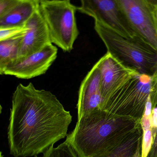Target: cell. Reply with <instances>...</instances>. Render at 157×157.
<instances>
[{
	"instance_id": "cell-1",
	"label": "cell",
	"mask_w": 157,
	"mask_h": 157,
	"mask_svg": "<svg viewBox=\"0 0 157 157\" xmlns=\"http://www.w3.org/2000/svg\"><path fill=\"white\" fill-rule=\"evenodd\" d=\"M72 116L57 97L32 83L19 84L12 98L7 132L10 153L36 156L67 136Z\"/></svg>"
},
{
	"instance_id": "cell-2",
	"label": "cell",
	"mask_w": 157,
	"mask_h": 157,
	"mask_svg": "<svg viewBox=\"0 0 157 157\" xmlns=\"http://www.w3.org/2000/svg\"><path fill=\"white\" fill-rule=\"evenodd\" d=\"M140 121L96 109L77 118L75 128L65 141L79 157H93L123 140L141 125Z\"/></svg>"
},
{
	"instance_id": "cell-3",
	"label": "cell",
	"mask_w": 157,
	"mask_h": 157,
	"mask_svg": "<svg viewBox=\"0 0 157 157\" xmlns=\"http://www.w3.org/2000/svg\"><path fill=\"white\" fill-rule=\"evenodd\" d=\"M95 30L108 52L128 69L154 77L157 75V49L138 35L123 36L110 27L95 21Z\"/></svg>"
},
{
	"instance_id": "cell-4",
	"label": "cell",
	"mask_w": 157,
	"mask_h": 157,
	"mask_svg": "<svg viewBox=\"0 0 157 157\" xmlns=\"http://www.w3.org/2000/svg\"><path fill=\"white\" fill-rule=\"evenodd\" d=\"M153 77L135 73L114 91L101 109L141 121L150 96Z\"/></svg>"
},
{
	"instance_id": "cell-5",
	"label": "cell",
	"mask_w": 157,
	"mask_h": 157,
	"mask_svg": "<svg viewBox=\"0 0 157 157\" xmlns=\"http://www.w3.org/2000/svg\"><path fill=\"white\" fill-rule=\"evenodd\" d=\"M39 9L48 27L52 43L70 52L79 35L76 12L77 7L71 0H46Z\"/></svg>"
},
{
	"instance_id": "cell-6",
	"label": "cell",
	"mask_w": 157,
	"mask_h": 157,
	"mask_svg": "<svg viewBox=\"0 0 157 157\" xmlns=\"http://www.w3.org/2000/svg\"><path fill=\"white\" fill-rule=\"evenodd\" d=\"M77 11L113 29L123 36L132 37L136 34L124 15L116 0H80Z\"/></svg>"
},
{
	"instance_id": "cell-7",
	"label": "cell",
	"mask_w": 157,
	"mask_h": 157,
	"mask_svg": "<svg viewBox=\"0 0 157 157\" xmlns=\"http://www.w3.org/2000/svg\"><path fill=\"white\" fill-rule=\"evenodd\" d=\"M136 35L157 49V32L153 9L146 0H116Z\"/></svg>"
},
{
	"instance_id": "cell-8",
	"label": "cell",
	"mask_w": 157,
	"mask_h": 157,
	"mask_svg": "<svg viewBox=\"0 0 157 157\" xmlns=\"http://www.w3.org/2000/svg\"><path fill=\"white\" fill-rule=\"evenodd\" d=\"M57 53V47L52 43L38 52L8 64L0 74L22 79H29L42 75L56 59Z\"/></svg>"
},
{
	"instance_id": "cell-9",
	"label": "cell",
	"mask_w": 157,
	"mask_h": 157,
	"mask_svg": "<svg viewBox=\"0 0 157 157\" xmlns=\"http://www.w3.org/2000/svg\"><path fill=\"white\" fill-rule=\"evenodd\" d=\"M96 64L100 72L103 105L114 91L136 72L124 67L108 52Z\"/></svg>"
},
{
	"instance_id": "cell-10",
	"label": "cell",
	"mask_w": 157,
	"mask_h": 157,
	"mask_svg": "<svg viewBox=\"0 0 157 157\" xmlns=\"http://www.w3.org/2000/svg\"><path fill=\"white\" fill-rule=\"evenodd\" d=\"M25 25L27 30L22 37L17 60L38 52L52 43L39 6Z\"/></svg>"
},
{
	"instance_id": "cell-11",
	"label": "cell",
	"mask_w": 157,
	"mask_h": 157,
	"mask_svg": "<svg viewBox=\"0 0 157 157\" xmlns=\"http://www.w3.org/2000/svg\"><path fill=\"white\" fill-rule=\"evenodd\" d=\"M102 104L100 72L96 63L82 81L79 88L77 104L78 117L90 111L101 109Z\"/></svg>"
},
{
	"instance_id": "cell-12",
	"label": "cell",
	"mask_w": 157,
	"mask_h": 157,
	"mask_svg": "<svg viewBox=\"0 0 157 157\" xmlns=\"http://www.w3.org/2000/svg\"><path fill=\"white\" fill-rule=\"evenodd\" d=\"M141 125L123 140L106 151L93 157H137L141 156Z\"/></svg>"
},
{
	"instance_id": "cell-13",
	"label": "cell",
	"mask_w": 157,
	"mask_h": 157,
	"mask_svg": "<svg viewBox=\"0 0 157 157\" xmlns=\"http://www.w3.org/2000/svg\"><path fill=\"white\" fill-rule=\"evenodd\" d=\"M39 4L23 0L14 9L0 17V27L23 26L38 8Z\"/></svg>"
},
{
	"instance_id": "cell-14",
	"label": "cell",
	"mask_w": 157,
	"mask_h": 157,
	"mask_svg": "<svg viewBox=\"0 0 157 157\" xmlns=\"http://www.w3.org/2000/svg\"><path fill=\"white\" fill-rule=\"evenodd\" d=\"M23 36L0 41V72L17 60Z\"/></svg>"
},
{
	"instance_id": "cell-15",
	"label": "cell",
	"mask_w": 157,
	"mask_h": 157,
	"mask_svg": "<svg viewBox=\"0 0 157 157\" xmlns=\"http://www.w3.org/2000/svg\"><path fill=\"white\" fill-rule=\"evenodd\" d=\"M151 113V109L146 108L144 113L140 121L143 131L141 143V157H148L154 142Z\"/></svg>"
},
{
	"instance_id": "cell-16",
	"label": "cell",
	"mask_w": 157,
	"mask_h": 157,
	"mask_svg": "<svg viewBox=\"0 0 157 157\" xmlns=\"http://www.w3.org/2000/svg\"><path fill=\"white\" fill-rule=\"evenodd\" d=\"M43 157H79L72 146L65 141L57 147H50L43 153Z\"/></svg>"
},
{
	"instance_id": "cell-17",
	"label": "cell",
	"mask_w": 157,
	"mask_h": 157,
	"mask_svg": "<svg viewBox=\"0 0 157 157\" xmlns=\"http://www.w3.org/2000/svg\"><path fill=\"white\" fill-rule=\"evenodd\" d=\"M26 30V25L23 26L0 27V41L23 36Z\"/></svg>"
},
{
	"instance_id": "cell-18",
	"label": "cell",
	"mask_w": 157,
	"mask_h": 157,
	"mask_svg": "<svg viewBox=\"0 0 157 157\" xmlns=\"http://www.w3.org/2000/svg\"><path fill=\"white\" fill-rule=\"evenodd\" d=\"M23 0H0V17L18 5Z\"/></svg>"
},
{
	"instance_id": "cell-19",
	"label": "cell",
	"mask_w": 157,
	"mask_h": 157,
	"mask_svg": "<svg viewBox=\"0 0 157 157\" xmlns=\"http://www.w3.org/2000/svg\"><path fill=\"white\" fill-rule=\"evenodd\" d=\"M153 9L157 6V0H146Z\"/></svg>"
},
{
	"instance_id": "cell-20",
	"label": "cell",
	"mask_w": 157,
	"mask_h": 157,
	"mask_svg": "<svg viewBox=\"0 0 157 157\" xmlns=\"http://www.w3.org/2000/svg\"><path fill=\"white\" fill-rule=\"evenodd\" d=\"M153 15H154V20H155V25L157 32V5L153 9Z\"/></svg>"
},
{
	"instance_id": "cell-21",
	"label": "cell",
	"mask_w": 157,
	"mask_h": 157,
	"mask_svg": "<svg viewBox=\"0 0 157 157\" xmlns=\"http://www.w3.org/2000/svg\"><path fill=\"white\" fill-rule=\"evenodd\" d=\"M28 1H32V2H35L37 3L40 4V3L43 1H46V0H28Z\"/></svg>"
},
{
	"instance_id": "cell-22",
	"label": "cell",
	"mask_w": 157,
	"mask_h": 157,
	"mask_svg": "<svg viewBox=\"0 0 157 157\" xmlns=\"http://www.w3.org/2000/svg\"><path fill=\"white\" fill-rule=\"evenodd\" d=\"M35 157H37V156H35Z\"/></svg>"
}]
</instances>
